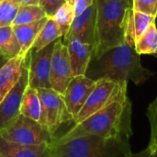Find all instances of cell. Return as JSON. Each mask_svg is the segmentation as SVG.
Returning <instances> with one entry per match:
<instances>
[{
	"instance_id": "18",
	"label": "cell",
	"mask_w": 157,
	"mask_h": 157,
	"mask_svg": "<svg viewBox=\"0 0 157 157\" xmlns=\"http://www.w3.org/2000/svg\"><path fill=\"white\" fill-rule=\"evenodd\" d=\"M20 114L33 121H39L40 117V100L38 90L27 87L21 101Z\"/></svg>"
},
{
	"instance_id": "2",
	"label": "cell",
	"mask_w": 157,
	"mask_h": 157,
	"mask_svg": "<svg viewBox=\"0 0 157 157\" xmlns=\"http://www.w3.org/2000/svg\"><path fill=\"white\" fill-rule=\"evenodd\" d=\"M86 75L95 81L110 79L120 83L131 81L135 85H141L151 78L154 73L142 64L134 46L125 41L101 56L92 58Z\"/></svg>"
},
{
	"instance_id": "11",
	"label": "cell",
	"mask_w": 157,
	"mask_h": 157,
	"mask_svg": "<svg viewBox=\"0 0 157 157\" xmlns=\"http://www.w3.org/2000/svg\"><path fill=\"white\" fill-rule=\"evenodd\" d=\"M96 86V81L86 75L75 76L63 94L66 108L74 120L76 118Z\"/></svg>"
},
{
	"instance_id": "30",
	"label": "cell",
	"mask_w": 157,
	"mask_h": 157,
	"mask_svg": "<svg viewBox=\"0 0 157 157\" xmlns=\"http://www.w3.org/2000/svg\"><path fill=\"white\" fill-rule=\"evenodd\" d=\"M18 6H39V0H12Z\"/></svg>"
},
{
	"instance_id": "19",
	"label": "cell",
	"mask_w": 157,
	"mask_h": 157,
	"mask_svg": "<svg viewBox=\"0 0 157 157\" xmlns=\"http://www.w3.org/2000/svg\"><path fill=\"white\" fill-rule=\"evenodd\" d=\"M59 38H62L61 32L58 29L54 20L52 17H48L46 23L43 28L40 29L39 34L37 35L33 45L30 50L32 51H40L49 44L54 42Z\"/></svg>"
},
{
	"instance_id": "3",
	"label": "cell",
	"mask_w": 157,
	"mask_h": 157,
	"mask_svg": "<svg viewBox=\"0 0 157 157\" xmlns=\"http://www.w3.org/2000/svg\"><path fill=\"white\" fill-rule=\"evenodd\" d=\"M132 11V0H108L97 7L96 37L92 58H98L107 51L126 41Z\"/></svg>"
},
{
	"instance_id": "17",
	"label": "cell",
	"mask_w": 157,
	"mask_h": 157,
	"mask_svg": "<svg viewBox=\"0 0 157 157\" xmlns=\"http://www.w3.org/2000/svg\"><path fill=\"white\" fill-rule=\"evenodd\" d=\"M155 17L140 11H132L127 30L126 41L134 46L135 41L146 31L149 26L155 21Z\"/></svg>"
},
{
	"instance_id": "25",
	"label": "cell",
	"mask_w": 157,
	"mask_h": 157,
	"mask_svg": "<svg viewBox=\"0 0 157 157\" xmlns=\"http://www.w3.org/2000/svg\"><path fill=\"white\" fill-rule=\"evenodd\" d=\"M18 6L12 0H5L0 4V28L12 26Z\"/></svg>"
},
{
	"instance_id": "9",
	"label": "cell",
	"mask_w": 157,
	"mask_h": 157,
	"mask_svg": "<svg viewBox=\"0 0 157 157\" xmlns=\"http://www.w3.org/2000/svg\"><path fill=\"white\" fill-rule=\"evenodd\" d=\"M74 78L67 46L63 42V39L56 40L53 47L50 83L53 90L63 95L68 85Z\"/></svg>"
},
{
	"instance_id": "27",
	"label": "cell",
	"mask_w": 157,
	"mask_h": 157,
	"mask_svg": "<svg viewBox=\"0 0 157 157\" xmlns=\"http://www.w3.org/2000/svg\"><path fill=\"white\" fill-rule=\"evenodd\" d=\"M64 3L65 0H39V6L48 17H52Z\"/></svg>"
},
{
	"instance_id": "21",
	"label": "cell",
	"mask_w": 157,
	"mask_h": 157,
	"mask_svg": "<svg viewBox=\"0 0 157 157\" xmlns=\"http://www.w3.org/2000/svg\"><path fill=\"white\" fill-rule=\"evenodd\" d=\"M0 50L9 59L20 54V45L12 26L0 28Z\"/></svg>"
},
{
	"instance_id": "1",
	"label": "cell",
	"mask_w": 157,
	"mask_h": 157,
	"mask_svg": "<svg viewBox=\"0 0 157 157\" xmlns=\"http://www.w3.org/2000/svg\"><path fill=\"white\" fill-rule=\"evenodd\" d=\"M132 102L126 92L104 109L75 124L55 142L61 144L80 136L130 140L132 135Z\"/></svg>"
},
{
	"instance_id": "29",
	"label": "cell",
	"mask_w": 157,
	"mask_h": 157,
	"mask_svg": "<svg viewBox=\"0 0 157 157\" xmlns=\"http://www.w3.org/2000/svg\"><path fill=\"white\" fill-rule=\"evenodd\" d=\"M129 157H157V153H153L150 149L147 147L136 154L132 153V155Z\"/></svg>"
},
{
	"instance_id": "8",
	"label": "cell",
	"mask_w": 157,
	"mask_h": 157,
	"mask_svg": "<svg viewBox=\"0 0 157 157\" xmlns=\"http://www.w3.org/2000/svg\"><path fill=\"white\" fill-rule=\"evenodd\" d=\"M55 41L40 51H29L28 54L29 87L34 89L52 88L50 83V73Z\"/></svg>"
},
{
	"instance_id": "33",
	"label": "cell",
	"mask_w": 157,
	"mask_h": 157,
	"mask_svg": "<svg viewBox=\"0 0 157 157\" xmlns=\"http://www.w3.org/2000/svg\"><path fill=\"white\" fill-rule=\"evenodd\" d=\"M65 2L68 3V4H70V5H72V6H74L75 3V0H65Z\"/></svg>"
},
{
	"instance_id": "34",
	"label": "cell",
	"mask_w": 157,
	"mask_h": 157,
	"mask_svg": "<svg viewBox=\"0 0 157 157\" xmlns=\"http://www.w3.org/2000/svg\"><path fill=\"white\" fill-rule=\"evenodd\" d=\"M3 1H5V0H0V4H1V3H2Z\"/></svg>"
},
{
	"instance_id": "28",
	"label": "cell",
	"mask_w": 157,
	"mask_h": 157,
	"mask_svg": "<svg viewBox=\"0 0 157 157\" xmlns=\"http://www.w3.org/2000/svg\"><path fill=\"white\" fill-rule=\"evenodd\" d=\"M93 4H94V0H75V3L74 5L75 16L80 15L82 12H84L87 7H89Z\"/></svg>"
},
{
	"instance_id": "35",
	"label": "cell",
	"mask_w": 157,
	"mask_h": 157,
	"mask_svg": "<svg viewBox=\"0 0 157 157\" xmlns=\"http://www.w3.org/2000/svg\"><path fill=\"white\" fill-rule=\"evenodd\" d=\"M0 157H5L4 155H0Z\"/></svg>"
},
{
	"instance_id": "23",
	"label": "cell",
	"mask_w": 157,
	"mask_h": 157,
	"mask_svg": "<svg viewBox=\"0 0 157 157\" xmlns=\"http://www.w3.org/2000/svg\"><path fill=\"white\" fill-rule=\"evenodd\" d=\"M75 17V14L74 6L68 3H64L52 17L58 29L60 30L63 39L66 37V35L68 34Z\"/></svg>"
},
{
	"instance_id": "5",
	"label": "cell",
	"mask_w": 157,
	"mask_h": 157,
	"mask_svg": "<svg viewBox=\"0 0 157 157\" xmlns=\"http://www.w3.org/2000/svg\"><path fill=\"white\" fill-rule=\"evenodd\" d=\"M0 136L7 142L19 145H52L57 139L39 121L21 114L0 130Z\"/></svg>"
},
{
	"instance_id": "32",
	"label": "cell",
	"mask_w": 157,
	"mask_h": 157,
	"mask_svg": "<svg viewBox=\"0 0 157 157\" xmlns=\"http://www.w3.org/2000/svg\"><path fill=\"white\" fill-rule=\"evenodd\" d=\"M106 1H108V0H94V4H95L96 6L98 7V6H99L101 4H103V3L106 2Z\"/></svg>"
},
{
	"instance_id": "20",
	"label": "cell",
	"mask_w": 157,
	"mask_h": 157,
	"mask_svg": "<svg viewBox=\"0 0 157 157\" xmlns=\"http://www.w3.org/2000/svg\"><path fill=\"white\" fill-rule=\"evenodd\" d=\"M134 50L139 54H155L157 52V27L154 21L135 41Z\"/></svg>"
},
{
	"instance_id": "12",
	"label": "cell",
	"mask_w": 157,
	"mask_h": 157,
	"mask_svg": "<svg viewBox=\"0 0 157 157\" xmlns=\"http://www.w3.org/2000/svg\"><path fill=\"white\" fill-rule=\"evenodd\" d=\"M96 21H97V6L95 4L87 7L80 15L75 16L66 37L63 41L75 38L85 43L95 45L96 37Z\"/></svg>"
},
{
	"instance_id": "31",
	"label": "cell",
	"mask_w": 157,
	"mask_h": 157,
	"mask_svg": "<svg viewBox=\"0 0 157 157\" xmlns=\"http://www.w3.org/2000/svg\"><path fill=\"white\" fill-rule=\"evenodd\" d=\"M10 59L8 58V57H6L2 52H1V50H0V69L9 61Z\"/></svg>"
},
{
	"instance_id": "36",
	"label": "cell",
	"mask_w": 157,
	"mask_h": 157,
	"mask_svg": "<svg viewBox=\"0 0 157 157\" xmlns=\"http://www.w3.org/2000/svg\"><path fill=\"white\" fill-rule=\"evenodd\" d=\"M155 54H156V55H157V52H156V53H155Z\"/></svg>"
},
{
	"instance_id": "6",
	"label": "cell",
	"mask_w": 157,
	"mask_h": 157,
	"mask_svg": "<svg viewBox=\"0 0 157 157\" xmlns=\"http://www.w3.org/2000/svg\"><path fill=\"white\" fill-rule=\"evenodd\" d=\"M127 91L128 83H120L110 79L97 80L94 89L73 122L75 124L80 123L91 115L107 107Z\"/></svg>"
},
{
	"instance_id": "16",
	"label": "cell",
	"mask_w": 157,
	"mask_h": 157,
	"mask_svg": "<svg viewBox=\"0 0 157 157\" xmlns=\"http://www.w3.org/2000/svg\"><path fill=\"white\" fill-rule=\"evenodd\" d=\"M48 19V17L37 21L32 24L28 25H12V29L14 30V33L18 40V43L20 45V54L19 56L26 58L29 54L33 42L40 31V29L43 28L44 24L46 23Z\"/></svg>"
},
{
	"instance_id": "15",
	"label": "cell",
	"mask_w": 157,
	"mask_h": 157,
	"mask_svg": "<svg viewBox=\"0 0 157 157\" xmlns=\"http://www.w3.org/2000/svg\"><path fill=\"white\" fill-rule=\"evenodd\" d=\"M25 59L19 55L14 57L0 69V103L17 83Z\"/></svg>"
},
{
	"instance_id": "26",
	"label": "cell",
	"mask_w": 157,
	"mask_h": 157,
	"mask_svg": "<svg viewBox=\"0 0 157 157\" xmlns=\"http://www.w3.org/2000/svg\"><path fill=\"white\" fill-rule=\"evenodd\" d=\"M134 11H140L157 17V0H132Z\"/></svg>"
},
{
	"instance_id": "22",
	"label": "cell",
	"mask_w": 157,
	"mask_h": 157,
	"mask_svg": "<svg viewBox=\"0 0 157 157\" xmlns=\"http://www.w3.org/2000/svg\"><path fill=\"white\" fill-rule=\"evenodd\" d=\"M47 17L40 6H20L12 25H28Z\"/></svg>"
},
{
	"instance_id": "24",
	"label": "cell",
	"mask_w": 157,
	"mask_h": 157,
	"mask_svg": "<svg viewBox=\"0 0 157 157\" xmlns=\"http://www.w3.org/2000/svg\"><path fill=\"white\" fill-rule=\"evenodd\" d=\"M147 119L150 124V140L147 148L157 153V97L147 109Z\"/></svg>"
},
{
	"instance_id": "13",
	"label": "cell",
	"mask_w": 157,
	"mask_h": 157,
	"mask_svg": "<svg viewBox=\"0 0 157 157\" xmlns=\"http://www.w3.org/2000/svg\"><path fill=\"white\" fill-rule=\"evenodd\" d=\"M63 43L68 49L74 77L78 75H86V69L93 57L94 46L89 43H85L75 38L67 40Z\"/></svg>"
},
{
	"instance_id": "10",
	"label": "cell",
	"mask_w": 157,
	"mask_h": 157,
	"mask_svg": "<svg viewBox=\"0 0 157 157\" xmlns=\"http://www.w3.org/2000/svg\"><path fill=\"white\" fill-rule=\"evenodd\" d=\"M29 86L28 55L23 62L21 75L10 92L0 103V130L9 125L20 115V106L23 95Z\"/></svg>"
},
{
	"instance_id": "7",
	"label": "cell",
	"mask_w": 157,
	"mask_h": 157,
	"mask_svg": "<svg viewBox=\"0 0 157 157\" xmlns=\"http://www.w3.org/2000/svg\"><path fill=\"white\" fill-rule=\"evenodd\" d=\"M40 100V117L39 122L54 135L59 127L68 121L73 122L63 95L52 88L37 89Z\"/></svg>"
},
{
	"instance_id": "4",
	"label": "cell",
	"mask_w": 157,
	"mask_h": 157,
	"mask_svg": "<svg viewBox=\"0 0 157 157\" xmlns=\"http://www.w3.org/2000/svg\"><path fill=\"white\" fill-rule=\"evenodd\" d=\"M132 153L129 139L80 136L53 144V157H129Z\"/></svg>"
},
{
	"instance_id": "14",
	"label": "cell",
	"mask_w": 157,
	"mask_h": 157,
	"mask_svg": "<svg viewBox=\"0 0 157 157\" xmlns=\"http://www.w3.org/2000/svg\"><path fill=\"white\" fill-rule=\"evenodd\" d=\"M53 144L19 145L0 136V155L5 157H53Z\"/></svg>"
}]
</instances>
